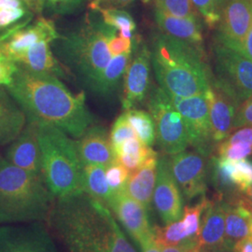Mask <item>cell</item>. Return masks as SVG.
<instances>
[{
  "label": "cell",
  "instance_id": "1",
  "mask_svg": "<svg viewBox=\"0 0 252 252\" xmlns=\"http://www.w3.org/2000/svg\"><path fill=\"white\" fill-rule=\"evenodd\" d=\"M46 222L65 252H137L108 206L82 189L55 198Z\"/></svg>",
  "mask_w": 252,
  "mask_h": 252
},
{
  "label": "cell",
  "instance_id": "2",
  "mask_svg": "<svg viewBox=\"0 0 252 252\" xmlns=\"http://www.w3.org/2000/svg\"><path fill=\"white\" fill-rule=\"evenodd\" d=\"M7 90L29 123L55 126L75 138L93 126L84 94H74L59 78L18 67Z\"/></svg>",
  "mask_w": 252,
  "mask_h": 252
},
{
  "label": "cell",
  "instance_id": "3",
  "mask_svg": "<svg viewBox=\"0 0 252 252\" xmlns=\"http://www.w3.org/2000/svg\"><path fill=\"white\" fill-rule=\"evenodd\" d=\"M151 59L156 80L167 94H205L210 86L212 77L203 52L185 41L163 33L156 35Z\"/></svg>",
  "mask_w": 252,
  "mask_h": 252
},
{
  "label": "cell",
  "instance_id": "4",
  "mask_svg": "<svg viewBox=\"0 0 252 252\" xmlns=\"http://www.w3.org/2000/svg\"><path fill=\"white\" fill-rule=\"evenodd\" d=\"M54 200L41 175L1 162L0 225L46 221Z\"/></svg>",
  "mask_w": 252,
  "mask_h": 252
},
{
  "label": "cell",
  "instance_id": "5",
  "mask_svg": "<svg viewBox=\"0 0 252 252\" xmlns=\"http://www.w3.org/2000/svg\"><path fill=\"white\" fill-rule=\"evenodd\" d=\"M41 153V175L55 198L81 190L82 163L75 140L63 130L49 125H38Z\"/></svg>",
  "mask_w": 252,
  "mask_h": 252
},
{
  "label": "cell",
  "instance_id": "6",
  "mask_svg": "<svg viewBox=\"0 0 252 252\" xmlns=\"http://www.w3.org/2000/svg\"><path fill=\"white\" fill-rule=\"evenodd\" d=\"M116 30L103 21L90 23L64 36L61 51L65 62L90 85L112 58L108 48L109 35Z\"/></svg>",
  "mask_w": 252,
  "mask_h": 252
},
{
  "label": "cell",
  "instance_id": "7",
  "mask_svg": "<svg viewBox=\"0 0 252 252\" xmlns=\"http://www.w3.org/2000/svg\"><path fill=\"white\" fill-rule=\"evenodd\" d=\"M148 108L155 125L156 141L163 153L173 155L185 151L189 145L185 122L161 87L151 93Z\"/></svg>",
  "mask_w": 252,
  "mask_h": 252
},
{
  "label": "cell",
  "instance_id": "8",
  "mask_svg": "<svg viewBox=\"0 0 252 252\" xmlns=\"http://www.w3.org/2000/svg\"><path fill=\"white\" fill-rule=\"evenodd\" d=\"M217 81L241 104L252 97V60L215 39L213 45Z\"/></svg>",
  "mask_w": 252,
  "mask_h": 252
},
{
  "label": "cell",
  "instance_id": "9",
  "mask_svg": "<svg viewBox=\"0 0 252 252\" xmlns=\"http://www.w3.org/2000/svg\"><path fill=\"white\" fill-rule=\"evenodd\" d=\"M168 95L185 122L189 136V144L193 147L194 151L207 157L212 155L216 144L212 138L206 95L199 94L189 97Z\"/></svg>",
  "mask_w": 252,
  "mask_h": 252
},
{
  "label": "cell",
  "instance_id": "10",
  "mask_svg": "<svg viewBox=\"0 0 252 252\" xmlns=\"http://www.w3.org/2000/svg\"><path fill=\"white\" fill-rule=\"evenodd\" d=\"M172 175L179 185L183 198L192 199L206 195L209 177L207 156L196 151H183L168 157Z\"/></svg>",
  "mask_w": 252,
  "mask_h": 252
},
{
  "label": "cell",
  "instance_id": "11",
  "mask_svg": "<svg viewBox=\"0 0 252 252\" xmlns=\"http://www.w3.org/2000/svg\"><path fill=\"white\" fill-rule=\"evenodd\" d=\"M0 252H59L44 221L0 225Z\"/></svg>",
  "mask_w": 252,
  "mask_h": 252
},
{
  "label": "cell",
  "instance_id": "12",
  "mask_svg": "<svg viewBox=\"0 0 252 252\" xmlns=\"http://www.w3.org/2000/svg\"><path fill=\"white\" fill-rule=\"evenodd\" d=\"M252 24V0H226L215 39L243 53L244 41Z\"/></svg>",
  "mask_w": 252,
  "mask_h": 252
},
{
  "label": "cell",
  "instance_id": "13",
  "mask_svg": "<svg viewBox=\"0 0 252 252\" xmlns=\"http://www.w3.org/2000/svg\"><path fill=\"white\" fill-rule=\"evenodd\" d=\"M153 205L164 224L177 221L183 212V195L172 175L168 156L158 158Z\"/></svg>",
  "mask_w": 252,
  "mask_h": 252
},
{
  "label": "cell",
  "instance_id": "14",
  "mask_svg": "<svg viewBox=\"0 0 252 252\" xmlns=\"http://www.w3.org/2000/svg\"><path fill=\"white\" fill-rule=\"evenodd\" d=\"M108 207L138 246L153 237V226L149 220L148 210L130 197L124 188L113 192Z\"/></svg>",
  "mask_w": 252,
  "mask_h": 252
},
{
  "label": "cell",
  "instance_id": "15",
  "mask_svg": "<svg viewBox=\"0 0 252 252\" xmlns=\"http://www.w3.org/2000/svg\"><path fill=\"white\" fill-rule=\"evenodd\" d=\"M60 38L52 20L39 16L34 22L16 29L8 36L0 38V56L14 63L36 42L48 40L53 42Z\"/></svg>",
  "mask_w": 252,
  "mask_h": 252
},
{
  "label": "cell",
  "instance_id": "16",
  "mask_svg": "<svg viewBox=\"0 0 252 252\" xmlns=\"http://www.w3.org/2000/svg\"><path fill=\"white\" fill-rule=\"evenodd\" d=\"M135 56L129 63L124 82L123 108L125 110L135 108L145 99L150 87L151 50L146 44L139 45L138 36L134 38Z\"/></svg>",
  "mask_w": 252,
  "mask_h": 252
},
{
  "label": "cell",
  "instance_id": "17",
  "mask_svg": "<svg viewBox=\"0 0 252 252\" xmlns=\"http://www.w3.org/2000/svg\"><path fill=\"white\" fill-rule=\"evenodd\" d=\"M207 98L212 138L215 144L223 141L234 131V121L240 103L212 77Z\"/></svg>",
  "mask_w": 252,
  "mask_h": 252
},
{
  "label": "cell",
  "instance_id": "18",
  "mask_svg": "<svg viewBox=\"0 0 252 252\" xmlns=\"http://www.w3.org/2000/svg\"><path fill=\"white\" fill-rule=\"evenodd\" d=\"M6 161L26 171L41 175L37 124L27 122L21 134L9 146L6 153Z\"/></svg>",
  "mask_w": 252,
  "mask_h": 252
},
{
  "label": "cell",
  "instance_id": "19",
  "mask_svg": "<svg viewBox=\"0 0 252 252\" xmlns=\"http://www.w3.org/2000/svg\"><path fill=\"white\" fill-rule=\"evenodd\" d=\"M224 234L225 201L215 194L213 198L209 199L208 206L201 218L196 249L202 252L226 248Z\"/></svg>",
  "mask_w": 252,
  "mask_h": 252
},
{
  "label": "cell",
  "instance_id": "20",
  "mask_svg": "<svg viewBox=\"0 0 252 252\" xmlns=\"http://www.w3.org/2000/svg\"><path fill=\"white\" fill-rule=\"evenodd\" d=\"M79 158L83 164H97L108 167L115 157L108 131L98 126H91L75 140Z\"/></svg>",
  "mask_w": 252,
  "mask_h": 252
},
{
  "label": "cell",
  "instance_id": "21",
  "mask_svg": "<svg viewBox=\"0 0 252 252\" xmlns=\"http://www.w3.org/2000/svg\"><path fill=\"white\" fill-rule=\"evenodd\" d=\"M225 201V247L233 252L235 244L251 235L252 207L244 197L243 192Z\"/></svg>",
  "mask_w": 252,
  "mask_h": 252
},
{
  "label": "cell",
  "instance_id": "22",
  "mask_svg": "<svg viewBox=\"0 0 252 252\" xmlns=\"http://www.w3.org/2000/svg\"><path fill=\"white\" fill-rule=\"evenodd\" d=\"M154 19L162 33L176 37L203 52L204 35L201 19L182 18L154 9Z\"/></svg>",
  "mask_w": 252,
  "mask_h": 252
},
{
  "label": "cell",
  "instance_id": "23",
  "mask_svg": "<svg viewBox=\"0 0 252 252\" xmlns=\"http://www.w3.org/2000/svg\"><path fill=\"white\" fill-rule=\"evenodd\" d=\"M158 155L149 159L137 170L129 174L124 189L149 211L153 207V195L157 177Z\"/></svg>",
  "mask_w": 252,
  "mask_h": 252
},
{
  "label": "cell",
  "instance_id": "24",
  "mask_svg": "<svg viewBox=\"0 0 252 252\" xmlns=\"http://www.w3.org/2000/svg\"><path fill=\"white\" fill-rule=\"evenodd\" d=\"M51 41L42 40L31 46L16 62L20 68L38 74H46L56 78H65L62 65L56 60L51 46Z\"/></svg>",
  "mask_w": 252,
  "mask_h": 252
},
{
  "label": "cell",
  "instance_id": "25",
  "mask_svg": "<svg viewBox=\"0 0 252 252\" xmlns=\"http://www.w3.org/2000/svg\"><path fill=\"white\" fill-rule=\"evenodd\" d=\"M27 123L24 110L9 91L0 86V146L15 140Z\"/></svg>",
  "mask_w": 252,
  "mask_h": 252
},
{
  "label": "cell",
  "instance_id": "26",
  "mask_svg": "<svg viewBox=\"0 0 252 252\" xmlns=\"http://www.w3.org/2000/svg\"><path fill=\"white\" fill-rule=\"evenodd\" d=\"M133 52L112 56L104 70L89 85L91 89L101 95H108L116 90L122 78L132 60Z\"/></svg>",
  "mask_w": 252,
  "mask_h": 252
},
{
  "label": "cell",
  "instance_id": "27",
  "mask_svg": "<svg viewBox=\"0 0 252 252\" xmlns=\"http://www.w3.org/2000/svg\"><path fill=\"white\" fill-rule=\"evenodd\" d=\"M233 161L219 156H212L209 161V177L216 195L223 200L241 193L236 187L233 176Z\"/></svg>",
  "mask_w": 252,
  "mask_h": 252
},
{
  "label": "cell",
  "instance_id": "28",
  "mask_svg": "<svg viewBox=\"0 0 252 252\" xmlns=\"http://www.w3.org/2000/svg\"><path fill=\"white\" fill-rule=\"evenodd\" d=\"M115 161L121 163L130 173L140 168L145 162L158 154L152 147L146 146L137 137L125 141L113 149Z\"/></svg>",
  "mask_w": 252,
  "mask_h": 252
},
{
  "label": "cell",
  "instance_id": "29",
  "mask_svg": "<svg viewBox=\"0 0 252 252\" xmlns=\"http://www.w3.org/2000/svg\"><path fill=\"white\" fill-rule=\"evenodd\" d=\"M34 15L22 0H0V38L28 25Z\"/></svg>",
  "mask_w": 252,
  "mask_h": 252
},
{
  "label": "cell",
  "instance_id": "30",
  "mask_svg": "<svg viewBox=\"0 0 252 252\" xmlns=\"http://www.w3.org/2000/svg\"><path fill=\"white\" fill-rule=\"evenodd\" d=\"M81 188L92 198L108 206L113 194L106 178V167L97 164H83L81 169Z\"/></svg>",
  "mask_w": 252,
  "mask_h": 252
},
{
  "label": "cell",
  "instance_id": "31",
  "mask_svg": "<svg viewBox=\"0 0 252 252\" xmlns=\"http://www.w3.org/2000/svg\"><path fill=\"white\" fill-rule=\"evenodd\" d=\"M153 239L159 246H178L184 247L190 251L197 246V241L190 239L187 235L184 224L181 220L165 226L154 225L153 227Z\"/></svg>",
  "mask_w": 252,
  "mask_h": 252
},
{
  "label": "cell",
  "instance_id": "32",
  "mask_svg": "<svg viewBox=\"0 0 252 252\" xmlns=\"http://www.w3.org/2000/svg\"><path fill=\"white\" fill-rule=\"evenodd\" d=\"M137 138L146 146L152 147L156 141L155 125L152 115L141 109L131 108L124 113Z\"/></svg>",
  "mask_w": 252,
  "mask_h": 252
},
{
  "label": "cell",
  "instance_id": "33",
  "mask_svg": "<svg viewBox=\"0 0 252 252\" xmlns=\"http://www.w3.org/2000/svg\"><path fill=\"white\" fill-rule=\"evenodd\" d=\"M93 10L99 11L103 23L108 27L116 28L119 34L126 38L133 39L134 31L136 28L133 17L124 9L118 8H102L96 7Z\"/></svg>",
  "mask_w": 252,
  "mask_h": 252
},
{
  "label": "cell",
  "instance_id": "34",
  "mask_svg": "<svg viewBox=\"0 0 252 252\" xmlns=\"http://www.w3.org/2000/svg\"><path fill=\"white\" fill-rule=\"evenodd\" d=\"M146 4H153L154 9L163 11L177 17L201 19L191 0H142Z\"/></svg>",
  "mask_w": 252,
  "mask_h": 252
},
{
  "label": "cell",
  "instance_id": "35",
  "mask_svg": "<svg viewBox=\"0 0 252 252\" xmlns=\"http://www.w3.org/2000/svg\"><path fill=\"white\" fill-rule=\"evenodd\" d=\"M208 203L209 198H207L206 195H203L201 196V200L195 205L183 207V212L180 220H182L187 235L190 239L197 241L201 218L208 206Z\"/></svg>",
  "mask_w": 252,
  "mask_h": 252
},
{
  "label": "cell",
  "instance_id": "36",
  "mask_svg": "<svg viewBox=\"0 0 252 252\" xmlns=\"http://www.w3.org/2000/svg\"><path fill=\"white\" fill-rule=\"evenodd\" d=\"M200 17L203 19L209 28L218 27L223 3L221 0H191Z\"/></svg>",
  "mask_w": 252,
  "mask_h": 252
},
{
  "label": "cell",
  "instance_id": "37",
  "mask_svg": "<svg viewBox=\"0 0 252 252\" xmlns=\"http://www.w3.org/2000/svg\"><path fill=\"white\" fill-rule=\"evenodd\" d=\"M215 152L219 157L237 161L252 155V146L245 143H228L223 140L216 145Z\"/></svg>",
  "mask_w": 252,
  "mask_h": 252
},
{
  "label": "cell",
  "instance_id": "38",
  "mask_svg": "<svg viewBox=\"0 0 252 252\" xmlns=\"http://www.w3.org/2000/svg\"><path fill=\"white\" fill-rule=\"evenodd\" d=\"M232 176L236 187L244 192L252 185V160L245 158L233 161Z\"/></svg>",
  "mask_w": 252,
  "mask_h": 252
},
{
  "label": "cell",
  "instance_id": "39",
  "mask_svg": "<svg viewBox=\"0 0 252 252\" xmlns=\"http://www.w3.org/2000/svg\"><path fill=\"white\" fill-rule=\"evenodd\" d=\"M134 137H137L135 131L128 123L126 115L123 113L120 117L117 118V120L113 124L109 134V139L111 142L112 150L123 144L126 140Z\"/></svg>",
  "mask_w": 252,
  "mask_h": 252
},
{
  "label": "cell",
  "instance_id": "40",
  "mask_svg": "<svg viewBox=\"0 0 252 252\" xmlns=\"http://www.w3.org/2000/svg\"><path fill=\"white\" fill-rule=\"evenodd\" d=\"M129 177V172L119 162H113L106 167V178L108 186L113 191L122 189Z\"/></svg>",
  "mask_w": 252,
  "mask_h": 252
},
{
  "label": "cell",
  "instance_id": "41",
  "mask_svg": "<svg viewBox=\"0 0 252 252\" xmlns=\"http://www.w3.org/2000/svg\"><path fill=\"white\" fill-rule=\"evenodd\" d=\"M134 38L130 39L124 37L119 34L117 29L114 30L108 38V48L111 56H117L128 52H133Z\"/></svg>",
  "mask_w": 252,
  "mask_h": 252
},
{
  "label": "cell",
  "instance_id": "42",
  "mask_svg": "<svg viewBox=\"0 0 252 252\" xmlns=\"http://www.w3.org/2000/svg\"><path fill=\"white\" fill-rule=\"evenodd\" d=\"M83 0H42L43 7L56 14H69L81 8Z\"/></svg>",
  "mask_w": 252,
  "mask_h": 252
},
{
  "label": "cell",
  "instance_id": "43",
  "mask_svg": "<svg viewBox=\"0 0 252 252\" xmlns=\"http://www.w3.org/2000/svg\"><path fill=\"white\" fill-rule=\"evenodd\" d=\"M245 126H252V97L243 101L235 113L234 131Z\"/></svg>",
  "mask_w": 252,
  "mask_h": 252
},
{
  "label": "cell",
  "instance_id": "44",
  "mask_svg": "<svg viewBox=\"0 0 252 252\" xmlns=\"http://www.w3.org/2000/svg\"><path fill=\"white\" fill-rule=\"evenodd\" d=\"M18 70V65L4 56H0V85L8 87Z\"/></svg>",
  "mask_w": 252,
  "mask_h": 252
},
{
  "label": "cell",
  "instance_id": "45",
  "mask_svg": "<svg viewBox=\"0 0 252 252\" xmlns=\"http://www.w3.org/2000/svg\"><path fill=\"white\" fill-rule=\"evenodd\" d=\"M132 1L133 0H101L98 7L122 9V8L127 6V5H129Z\"/></svg>",
  "mask_w": 252,
  "mask_h": 252
},
{
  "label": "cell",
  "instance_id": "46",
  "mask_svg": "<svg viewBox=\"0 0 252 252\" xmlns=\"http://www.w3.org/2000/svg\"><path fill=\"white\" fill-rule=\"evenodd\" d=\"M233 252H252V236L249 235L235 244Z\"/></svg>",
  "mask_w": 252,
  "mask_h": 252
},
{
  "label": "cell",
  "instance_id": "47",
  "mask_svg": "<svg viewBox=\"0 0 252 252\" xmlns=\"http://www.w3.org/2000/svg\"><path fill=\"white\" fill-rule=\"evenodd\" d=\"M34 14H40L44 9L42 0H22Z\"/></svg>",
  "mask_w": 252,
  "mask_h": 252
},
{
  "label": "cell",
  "instance_id": "48",
  "mask_svg": "<svg viewBox=\"0 0 252 252\" xmlns=\"http://www.w3.org/2000/svg\"><path fill=\"white\" fill-rule=\"evenodd\" d=\"M141 252H161L159 246L154 241L153 236L152 238L146 240L145 242L138 246Z\"/></svg>",
  "mask_w": 252,
  "mask_h": 252
},
{
  "label": "cell",
  "instance_id": "49",
  "mask_svg": "<svg viewBox=\"0 0 252 252\" xmlns=\"http://www.w3.org/2000/svg\"><path fill=\"white\" fill-rule=\"evenodd\" d=\"M243 54L252 60V24L244 41Z\"/></svg>",
  "mask_w": 252,
  "mask_h": 252
},
{
  "label": "cell",
  "instance_id": "50",
  "mask_svg": "<svg viewBox=\"0 0 252 252\" xmlns=\"http://www.w3.org/2000/svg\"><path fill=\"white\" fill-rule=\"evenodd\" d=\"M158 245V244H157ZM159 246V245H158ZM161 252H190L191 251L184 248V247H178V246H159Z\"/></svg>",
  "mask_w": 252,
  "mask_h": 252
},
{
  "label": "cell",
  "instance_id": "51",
  "mask_svg": "<svg viewBox=\"0 0 252 252\" xmlns=\"http://www.w3.org/2000/svg\"><path fill=\"white\" fill-rule=\"evenodd\" d=\"M244 197L249 202V204L252 207V185L243 192Z\"/></svg>",
  "mask_w": 252,
  "mask_h": 252
},
{
  "label": "cell",
  "instance_id": "52",
  "mask_svg": "<svg viewBox=\"0 0 252 252\" xmlns=\"http://www.w3.org/2000/svg\"><path fill=\"white\" fill-rule=\"evenodd\" d=\"M200 252H233L229 250H227L226 248H221V249H215V250H208V251H202Z\"/></svg>",
  "mask_w": 252,
  "mask_h": 252
},
{
  "label": "cell",
  "instance_id": "53",
  "mask_svg": "<svg viewBox=\"0 0 252 252\" xmlns=\"http://www.w3.org/2000/svg\"><path fill=\"white\" fill-rule=\"evenodd\" d=\"M200 252V251H198V250H197V249H196V248H195V249H194V250H192V251H191V252Z\"/></svg>",
  "mask_w": 252,
  "mask_h": 252
},
{
  "label": "cell",
  "instance_id": "54",
  "mask_svg": "<svg viewBox=\"0 0 252 252\" xmlns=\"http://www.w3.org/2000/svg\"><path fill=\"white\" fill-rule=\"evenodd\" d=\"M2 161H3V159H2V158H1V156H0V163H1V162H2Z\"/></svg>",
  "mask_w": 252,
  "mask_h": 252
},
{
  "label": "cell",
  "instance_id": "55",
  "mask_svg": "<svg viewBox=\"0 0 252 252\" xmlns=\"http://www.w3.org/2000/svg\"><path fill=\"white\" fill-rule=\"evenodd\" d=\"M251 235L252 236V229H251Z\"/></svg>",
  "mask_w": 252,
  "mask_h": 252
},
{
  "label": "cell",
  "instance_id": "56",
  "mask_svg": "<svg viewBox=\"0 0 252 252\" xmlns=\"http://www.w3.org/2000/svg\"><path fill=\"white\" fill-rule=\"evenodd\" d=\"M225 1H226V0H221V2H222V3H223V4H224V3H225Z\"/></svg>",
  "mask_w": 252,
  "mask_h": 252
}]
</instances>
